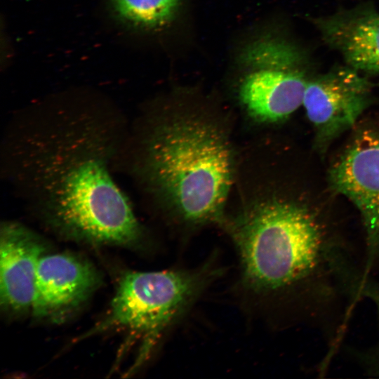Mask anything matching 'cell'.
Masks as SVG:
<instances>
[{"label":"cell","mask_w":379,"mask_h":379,"mask_svg":"<svg viewBox=\"0 0 379 379\" xmlns=\"http://www.w3.org/2000/svg\"><path fill=\"white\" fill-rule=\"evenodd\" d=\"M100 284L99 272L84 259L68 253L44 254L36 272L32 314L39 319L61 321Z\"/></svg>","instance_id":"cell-8"},{"label":"cell","mask_w":379,"mask_h":379,"mask_svg":"<svg viewBox=\"0 0 379 379\" xmlns=\"http://www.w3.org/2000/svg\"><path fill=\"white\" fill-rule=\"evenodd\" d=\"M194 272H130L121 279L107 316L88 334L117 328L140 342L134 367L149 356L164 331L192 303L213 277Z\"/></svg>","instance_id":"cell-4"},{"label":"cell","mask_w":379,"mask_h":379,"mask_svg":"<svg viewBox=\"0 0 379 379\" xmlns=\"http://www.w3.org/2000/svg\"><path fill=\"white\" fill-rule=\"evenodd\" d=\"M361 297L371 300L376 308L379 318V287L370 280L364 285ZM361 361L366 371L371 375L379 377V342L361 354Z\"/></svg>","instance_id":"cell-12"},{"label":"cell","mask_w":379,"mask_h":379,"mask_svg":"<svg viewBox=\"0 0 379 379\" xmlns=\"http://www.w3.org/2000/svg\"><path fill=\"white\" fill-rule=\"evenodd\" d=\"M244 74L239 88L241 103L255 119H286L302 105L310 76L300 50L284 39L267 36L241 54Z\"/></svg>","instance_id":"cell-5"},{"label":"cell","mask_w":379,"mask_h":379,"mask_svg":"<svg viewBox=\"0 0 379 379\" xmlns=\"http://www.w3.org/2000/svg\"><path fill=\"white\" fill-rule=\"evenodd\" d=\"M145 154L153 187L182 219L195 224L221 220L233 159L218 126L195 115L172 117L150 135Z\"/></svg>","instance_id":"cell-3"},{"label":"cell","mask_w":379,"mask_h":379,"mask_svg":"<svg viewBox=\"0 0 379 379\" xmlns=\"http://www.w3.org/2000/svg\"><path fill=\"white\" fill-rule=\"evenodd\" d=\"M315 25L346 65L361 73L379 74V12L360 7L315 20Z\"/></svg>","instance_id":"cell-10"},{"label":"cell","mask_w":379,"mask_h":379,"mask_svg":"<svg viewBox=\"0 0 379 379\" xmlns=\"http://www.w3.org/2000/svg\"><path fill=\"white\" fill-rule=\"evenodd\" d=\"M244 285L257 293H295L310 312L338 295L354 302L363 283L350 250L301 205L267 200L230 226Z\"/></svg>","instance_id":"cell-2"},{"label":"cell","mask_w":379,"mask_h":379,"mask_svg":"<svg viewBox=\"0 0 379 379\" xmlns=\"http://www.w3.org/2000/svg\"><path fill=\"white\" fill-rule=\"evenodd\" d=\"M27 132L21 172L52 227L92 244L140 241V225L110 171L107 127L90 115H57Z\"/></svg>","instance_id":"cell-1"},{"label":"cell","mask_w":379,"mask_h":379,"mask_svg":"<svg viewBox=\"0 0 379 379\" xmlns=\"http://www.w3.org/2000/svg\"><path fill=\"white\" fill-rule=\"evenodd\" d=\"M371 101V83L347 65L310 77L302 105L314 128L317 149L325 151L354 126Z\"/></svg>","instance_id":"cell-7"},{"label":"cell","mask_w":379,"mask_h":379,"mask_svg":"<svg viewBox=\"0 0 379 379\" xmlns=\"http://www.w3.org/2000/svg\"><path fill=\"white\" fill-rule=\"evenodd\" d=\"M46 246L17 222L2 223L0 233V302L11 314L31 310L38 265Z\"/></svg>","instance_id":"cell-9"},{"label":"cell","mask_w":379,"mask_h":379,"mask_svg":"<svg viewBox=\"0 0 379 379\" xmlns=\"http://www.w3.org/2000/svg\"><path fill=\"white\" fill-rule=\"evenodd\" d=\"M180 0H111L114 13L123 22L140 29H154L168 25Z\"/></svg>","instance_id":"cell-11"},{"label":"cell","mask_w":379,"mask_h":379,"mask_svg":"<svg viewBox=\"0 0 379 379\" xmlns=\"http://www.w3.org/2000/svg\"><path fill=\"white\" fill-rule=\"evenodd\" d=\"M332 190L352 201L365 230L363 278L379 260V124L359 129L331 167Z\"/></svg>","instance_id":"cell-6"}]
</instances>
